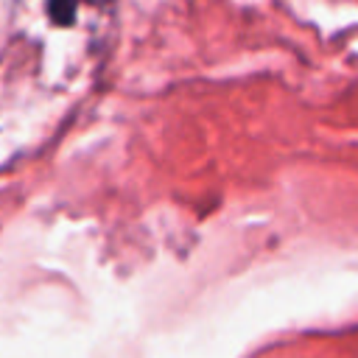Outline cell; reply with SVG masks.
Wrapping results in <instances>:
<instances>
[{
	"mask_svg": "<svg viewBox=\"0 0 358 358\" xmlns=\"http://www.w3.org/2000/svg\"><path fill=\"white\" fill-rule=\"evenodd\" d=\"M76 3L78 0H50V17L56 22H67L76 11ZM92 3H98V0H92Z\"/></svg>",
	"mask_w": 358,
	"mask_h": 358,
	"instance_id": "obj_1",
	"label": "cell"
}]
</instances>
